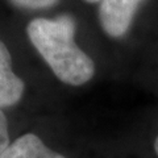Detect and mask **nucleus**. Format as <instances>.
I'll return each mask as SVG.
<instances>
[{
    "mask_svg": "<svg viewBox=\"0 0 158 158\" xmlns=\"http://www.w3.org/2000/svg\"><path fill=\"white\" fill-rule=\"evenodd\" d=\"M11 145L9 142V135H8V123L7 117L0 111V156L7 150V148Z\"/></svg>",
    "mask_w": 158,
    "mask_h": 158,
    "instance_id": "423d86ee",
    "label": "nucleus"
},
{
    "mask_svg": "<svg viewBox=\"0 0 158 158\" xmlns=\"http://www.w3.org/2000/svg\"><path fill=\"white\" fill-rule=\"evenodd\" d=\"M27 33L61 82L82 86L94 77L95 63L74 41L75 21L71 16L34 19L28 24Z\"/></svg>",
    "mask_w": 158,
    "mask_h": 158,
    "instance_id": "f257e3e1",
    "label": "nucleus"
},
{
    "mask_svg": "<svg viewBox=\"0 0 158 158\" xmlns=\"http://www.w3.org/2000/svg\"><path fill=\"white\" fill-rule=\"evenodd\" d=\"M25 85L12 70V57L0 40V108L11 107L20 102Z\"/></svg>",
    "mask_w": 158,
    "mask_h": 158,
    "instance_id": "7ed1b4c3",
    "label": "nucleus"
},
{
    "mask_svg": "<svg viewBox=\"0 0 158 158\" xmlns=\"http://www.w3.org/2000/svg\"><path fill=\"white\" fill-rule=\"evenodd\" d=\"M154 149H156V153H157V156H158V137L156 138V141H154Z\"/></svg>",
    "mask_w": 158,
    "mask_h": 158,
    "instance_id": "0eeeda50",
    "label": "nucleus"
},
{
    "mask_svg": "<svg viewBox=\"0 0 158 158\" xmlns=\"http://www.w3.org/2000/svg\"><path fill=\"white\" fill-rule=\"evenodd\" d=\"M142 0H102L99 21L108 36L121 37L131 27L133 16Z\"/></svg>",
    "mask_w": 158,
    "mask_h": 158,
    "instance_id": "f03ea898",
    "label": "nucleus"
},
{
    "mask_svg": "<svg viewBox=\"0 0 158 158\" xmlns=\"http://www.w3.org/2000/svg\"><path fill=\"white\" fill-rule=\"evenodd\" d=\"M0 158H65L44 144L42 140L33 133L19 137L7 148Z\"/></svg>",
    "mask_w": 158,
    "mask_h": 158,
    "instance_id": "20e7f679",
    "label": "nucleus"
},
{
    "mask_svg": "<svg viewBox=\"0 0 158 158\" xmlns=\"http://www.w3.org/2000/svg\"><path fill=\"white\" fill-rule=\"evenodd\" d=\"M87 3H98V2H100V0H86Z\"/></svg>",
    "mask_w": 158,
    "mask_h": 158,
    "instance_id": "6e6552de",
    "label": "nucleus"
},
{
    "mask_svg": "<svg viewBox=\"0 0 158 158\" xmlns=\"http://www.w3.org/2000/svg\"><path fill=\"white\" fill-rule=\"evenodd\" d=\"M12 4H15L19 8H27V9H42L53 7L58 0H9Z\"/></svg>",
    "mask_w": 158,
    "mask_h": 158,
    "instance_id": "39448f33",
    "label": "nucleus"
}]
</instances>
